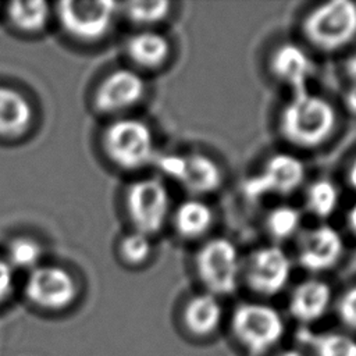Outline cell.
Here are the masks:
<instances>
[{
	"label": "cell",
	"instance_id": "1",
	"mask_svg": "<svg viewBox=\"0 0 356 356\" xmlns=\"http://www.w3.org/2000/svg\"><path fill=\"white\" fill-rule=\"evenodd\" d=\"M337 113L324 97L310 92L295 95L280 114V132L291 145L313 149L330 139L335 129Z\"/></svg>",
	"mask_w": 356,
	"mask_h": 356
},
{
	"label": "cell",
	"instance_id": "2",
	"mask_svg": "<svg viewBox=\"0 0 356 356\" xmlns=\"http://www.w3.org/2000/svg\"><path fill=\"white\" fill-rule=\"evenodd\" d=\"M302 31L317 50L338 51L356 38V4L349 0L318 4L305 17Z\"/></svg>",
	"mask_w": 356,
	"mask_h": 356
},
{
	"label": "cell",
	"instance_id": "3",
	"mask_svg": "<svg viewBox=\"0 0 356 356\" xmlns=\"http://www.w3.org/2000/svg\"><path fill=\"white\" fill-rule=\"evenodd\" d=\"M103 145L110 160L124 170H138L154 159L152 129L140 120L122 118L104 132Z\"/></svg>",
	"mask_w": 356,
	"mask_h": 356
},
{
	"label": "cell",
	"instance_id": "4",
	"mask_svg": "<svg viewBox=\"0 0 356 356\" xmlns=\"http://www.w3.org/2000/svg\"><path fill=\"white\" fill-rule=\"evenodd\" d=\"M195 268L207 293L229 295L236 289L239 278L238 250L231 241L213 238L197 250Z\"/></svg>",
	"mask_w": 356,
	"mask_h": 356
},
{
	"label": "cell",
	"instance_id": "5",
	"mask_svg": "<svg viewBox=\"0 0 356 356\" xmlns=\"http://www.w3.org/2000/svg\"><path fill=\"white\" fill-rule=\"evenodd\" d=\"M234 337L253 355L273 348L284 335L285 324L280 313L263 303L239 305L232 316Z\"/></svg>",
	"mask_w": 356,
	"mask_h": 356
},
{
	"label": "cell",
	"instance_id": "6",
	"mask_svg": "<svg viewBox=\"0 0 356 356\" xmlns=\"http://www.w3.org/2000/svg\"><path fill=\"white\" fill-rule=\"evenodd\" d=\"M125 203L136 232L150 236L164 227L170 197L163 181L145 178L134 182L127 191Z\"/></svg>",
	"mask_w": 356,
	"mask_h": 356
},
{
	"label": "cell",
	"instance_id": "7",
	"mask_svg": "<svg viewBox=\"0 0 356 356\" xmlns=\"http://www.w3.org/2000/svg\"><path fill=\"white\" fill-rule=\"evenodd\" d=\"M156 163L165 177L174 179L193 195L211 193L222 184L220 165L211 157L202 153L163 154Z\"/></svg>",
	"mask_w": 356,
	"mask_h": 356
},
{
	"label": "cell",
	"instance_id": "8",
	"mask_svg": "<svg viewBox=\"0 0 356 356\" xmlns=\"http://www.w3.org/2000/svg\"><path fill=\"white\" fill-rule=\"evenodd\" d=\"M305 179L303 163L286 153L271 156L263 168L243 182V193L250 199L267 195H289Z\"/></svg>",
	"mask_w": 356,
	"mask_h": 356
},
{
	"label": "cell",
	"instance_id": "9",
	"mask_svg": "<svg viewBox=\"0 0 356 356\" xmlns=\"http://www.w3.org/2000/svg\"><path fill=\"white\" fill-rule=\"evenodd\" d=\"M117 4L110 0L61 1L58 19L63 28L81 40H96L111 26Z\"/></svg>",
	"mask_w": 356,
	"mask_h": 356
},
{
	"label": "cell",
	"instance_id": "10",
	"mask_svg": "<svg viewBox=\"0 0 356 356\" xmlns=\"http://www.w3.org/2000/svg\"><path fill=\"white\" fill-rule=\"evenodd\" d=\"M291 275V261L278 246L257 249L249 259L246 282L249 288L263 296H273L281 292Z\"/></svg>",
	"mask_w": 356,
	"mask_h": 356
},
{
	"label": "cell",
	"instance_id": "11",
	"mask_svg": "<svg viewBox=\"0 0 356 356\" xmlns=\"http://www.w3.org/2000/svg\"><path fill=\"white\" fill-rule=\"evenodd\" d=\"M25 292L35 305L58 310L72 302L76 289L72 277L65 270L56 266H43L32 271Z\"/></svg>",
	"mask_w": 356,
	"mask_h": 356
},
{
	"label": "cell",
	"instance_id": "12",
	"mask_svg": "<svg viewBox=\"0 0 356 356\" xmlns=\"http://www.w3.org/2000/svg\"><path fill=\"white\" fill-rule=\"evenodd\" d=\"M343 252V241L337 229L320 225L302 236L298 260L305 270L325 271L334 267Z\"/></svg>",
	"mask_w": 356,
	"mask_h": 356
},
{
	"label": "cell",
	"instance_id": "13",
	"mask_svg": "<svg viewBox=\"0 0 356 356\" xmlns=\"http://www.w3.org/2000/svg\"><path fill=\"white\" fill-rule=\"evenodd\" d=\"M145 93V82L135 71H113L100 83L96 107L103 113H115L135 106Z\"/></svg>",
	"mask_w": 356,
	"mask_h": 356
},
{
	"label": "cell",
	"instance_id": "14",
	"mask_svg": "<svg viewBox=\"0 0 356 356\" xmlns=\"http://www.w3.org/2000/svg\"><path fill=\"white\" fill-rule=\"evenodd\" d=\"M270 70L280 82L292 90V96L309 92L307 79L312 72V61L302 47L293 43L278 46L271 54Z\"/></svg>",
	"mask_w": 356,
	"mask_h": 356
},
{
	"label": "cell",
	"instance_id": "15",
	"mask_svg": "<svg viewBox=\"0 0 356 356\" xmlns=\"http://www.w3.org/2000/svg\"><path fill=\"white\" fill-rule=\"evenodd\" d=\"M331 303V288L320 280H306L295 286L289 312L298 321L310 324L321 318Z\"/></svg>",
	"mask_w": 356,
	"mask_h": 356
},
{
	"label": "cell",
	"instance_id": "16",
	"mask_svg": "<svg viewBox=\"0 0 356 356\" xmlns=\"http://www.w3.org/2000/svg\"><path fill=\"white\" fill-rule=\"evenodd\" d=\"M129 58L142 68H159L170 57L171 46L168 39L154 31H142L131 36L127 43Z\"/></svg>",
	"mask_w": 356,
	"mask_h": 356
},
{
	"label": "cell",
	"instance_id": "17",
	"mask_svg": "<svg viewBox=\"0 0 356 356\" xmlns=\"http://www.w3.org/2000/svg\"><path fill=\"white\" fill-rule=\"evenodd\" d=\"M222 307L217 296L211 293H200L189 299L184 310V321L195 335L213 334L221 323Z\"/></svg>",
	"mask_w": 356,
	"mask_h": 356
},
{
	"label": "cell",
	"instance_id": "18",
	"mask_svg": "<svg viewBox=\"0 0 356 356\" xmlns=\"http://www.w3.org/2000/svg\"><path fill=\"white\" fill-rule=\"evenodd\" d=\"M32 108L28 100L11 88L0 86V135H21L31 122Z\"/></svg>",
	"mask_w": 356,
	"mask_h": 356
},
{
	"label": "cell",
	"instance_id": "19",
	"mask_svg": "<svg viewBox=\"0 0 356 356\" xmlns=\"http://www.w3.org/2000/svg\"><path fill=\"white\" fill-rule=\"evenodd\" d=\"M213 224L211 207L199 200L189 199L182 202L174 213V228L185 239H196L204 235Z\"/></svg>",
	"mask_w": 356,
	"mask_h": 356
},
{
	"label": "cell",
	"instance_id": "20",
	"mask_svg": "<svg viewBox=\"0 0 356 356\" xmlns=\"http://www.w3.org/2000/svg\"><path fill=\"white\" fill-rule=\"evenodd\" d=\"M338 200V189L328 179H317L306 191V209L317 218L330 217L335 211Z\"/></svg>",
	"mask_w": 356,
	"mask_h": 356
},
{
	"label": "cell",
	"instance_id": "21",
	"mask_svg": "<svg viewBox=\"0 0 356 356\" xmlns=\"http://www.w3.org/2000/svg\"><path fill=\"white\" fill-rule=\"evenodd\" d=\"M8 15L15 26L33 32L44 26L49 17V6L44 1H14L8 7Z\"/></svg>",
	"mask_w": 356,
	"mask_h": 356
},
{
	"label": "cell",
	"instance_id": "22",
	"mask_svg": "<svg viewBox=\"0 0 356 356\" xmlns=\"http://www.w3.org/2000/svg\"><path fill=\"white\" fill-rule=\"evenodd\" d=\"M300 225V213L292 206H277L266 218V229L268 235L277 241L291 238Z\"/></svg>",
	"mask_w": 356,
	"mask_h": 356
},
{
	"label": "cell",
	"instance_id": "23",
	"mask_svg": "<svg viewBox=\"0 0 356 356\" xmlns=\"http://www.w3.org/2000/svg\"><path fill=\"white\" fill-rule=\"evenodd\" d=\"M309 341L316 356H356V341L349 335L327 332Z\"/></svg>",
	"mask_w": 356,
	"mask_h": 356
},
{
	"label": "cell",
	"instance_id": "24",
	"mask_svg": "<svg viewBox=\"0 0 356 356\" xmlns=\"http://www.w3.org/2000/svg\"><path fill=\"white\" fill-rule=\"evenodd\" d=\"M171 8V3L165 0L131 1L125 4L127 17L139 25H153L163 21Z\"/></svg>",
	"mask_w": 356,
	"mask_h": 356
},
{
	"label": "cell",
	"instance_id": "25",
	"mask_svg": "<svg viewBox=\"0 0 356 356\" xmlns=\"http://www.w3.org/2000/svg\"><path fill=\"white\" fill-rule=\"evenodd\" d=\"M152 252V243L147 235L132 232L122 238L120 243V253L129 264H142L146 261Z\"/></svg>",
	"mask_w": 356,
	"mask_h": 356
},
{
	"label": "cell",
	"instance_id": "26",
	"mask_svg": "<svg viewBox=\"0 0 356 356\" xmlns=\"http://www.w3.org/2000/svg\"><path fill=\"white\" fill-rule=\"evenodd\" d=\"M8 257L17 267H33L40 257V248L33 241L17 239L10 246Z\"/></svg>",
	"mask_w": 356,
	"mask_h": 356
},
{
	"label": "cell",
	"instance_id": "27",
	"mask_svg": "<svg viewBox=\"0 0 356 356\" xmlns=\"http://www.w3.org/2000/svg\"><path fill=\"white\" fill-rule=\"evenodd\" d=\"M337 312L341 321L350 330H356V286L349 288L338 300Z\"/></svg>",
	"mask_w": 356,
	"mask_h": 356
},
{
	"label": "cell",
	"instance_id": "28",
	"mask_svg": "<svg viewBox=\"0 0 356 356\" xmlns=\"http://www.w3.org/2000/svg\"><path fill=\"white\" fill-rule=\"evenodd\" d=\"M11 284H13L11 267L8 263L0 259V300L8 295L11 289Z\"/></svg>",
	"mask_w": 356,
	"mask_h": 356
},
{
	"label": "cell",
	"instance_id": "29",
	"mask_svg": "<svg viewBox=\"0 0 356 356\" xmlns=\"http://www.w3.org/2000/svg\"><path fill=\"white\" fill-rule=\"evenodd\" d=\"M345 104L348 110L356 115V85H352L345 95Z\"/></svg>",
	"mask_w": 356,
	"mask_h": 356
},
{
	"label": "cell",
	"instance_id": "30",
	"mask_svg": "<svg viewBox=\"0 0 356 356\" xmlns=\"http://www.w3.org/2000/svg\"><path fill=\"white\" fill-rule=\"evenodd\" d=\"M346 74L352 81V85H356V50L350 54L346 61Z\"/></svg>",
	"mask_w": 356,
	"mask_h": 356
},
{
	"label": "cell",
	"instance_id": "31",
	"mask_svg": "<svg viewBox=\"0 0 356 356\" xmlns=\"http://www.w3.org/2000/svg\"><path fill=\"white\" fill-rule=\"evenodd\" d=\"M348 181H349V185L352 186V189L356 191V157L353 159L352 164L349 165V170H348Z\"/></svg>",
	"mask_w": 356,
	"mask_h": 356
},
{
	"label": "cell",
	"instance_id": "32",
	"mask_svg": "<svg viewBox=\"0 0 356 356\" xmlns=\"http://www.w3.org/2000/svg\"><path fill=\"white\" fill-rule=\"evenodd\" d=\"M348 225L353 234H356V203L348 213Z\"/></svg>",
	"mask_w": 356,
	"mask_h": 356
},
{
	"label": "cell",
	"instance_id": "33",
	"mask_svg": "<svg viewBox=\"0 0 356 356\" xmlns=\"http://www.w3.org/2000/svg\"><path fill=\"white\" fill-rule=\"evenodd\" d=\"M278 356H305V355L300 353L299 350H285V352L280 353Z\"/></svg>",
	"mask_w": 356,
	"mask_h": 356
}]
</instances>
